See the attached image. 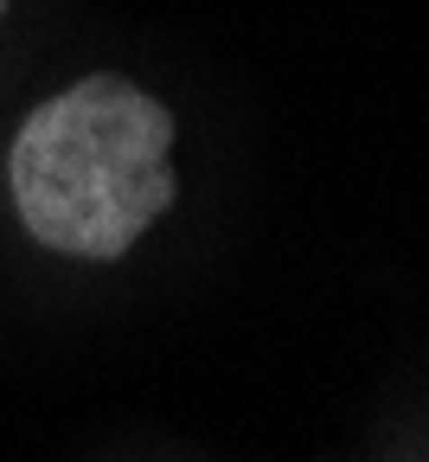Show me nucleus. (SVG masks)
Wrapping results in <instances>:
<instances>
[{"mask_svg": "<svg viewBox=\"0 0 429 462\" xmlns=\"http://www.w3.org/2000/svg\"><path fill=\"white\" fill-rule=\"evenodd\" d=\"M173 109L129 78H78L39 103L7 154L20 225L45 251L109 263L173 206Z\"/></svg>", "mask_w": 429, "mask_h": 462, "instance_id": "obj_1", "label": "nucleus"}, {"mask_svg": "<svg viewBox=\"0 0 429 462\" xmlns=\"http://www.w3.org/2000/svg\"><path fill=\"white\" fill-rule=\"evenodd\" d=\"M0 14H7V0H0Z\"/></svg>", "mask_w": 429, "mask_h": 462, "instance_id": "obj_2", "label": "nucleus"}]
</instances>
